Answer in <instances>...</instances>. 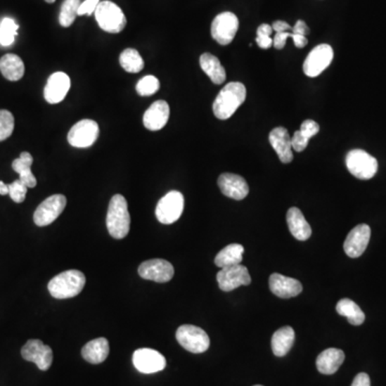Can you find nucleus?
<instances>
[{
    "label": "nucleus",
    "instance_id": "obj_43",
    "mask_svg": "<svg viewBox=\"0 0 386 386\" xmlns=\"http://www.w3.org/2000/svg\"><path fill=\"white\" fill-rule=\"evenodd\" d=\"M255 42L257 43L259 48L263 49V50H269L273 46V39L269 36H257Z\"/></svg>",
    "mask_w": 386,
    "mask_h": 386
},
{
    "label": "nucleus",
    "instance_id": "obj_27",
    "mask_svg": "<svg viewBox=\"0 0 386 386\" xmlns=\"http://www.w3.org/2000/svg\"><path fill=\"white\" fill-rule=\"evenodd\" d=\"M0 72L9 81H18L24 77L25 65L18 55L6 54L0 58Z\"/></svg>",
    "mask_w": 386,
    "mask_h": 386
},
{
    "label": "nucleus",
    "instance_id": "obj_37",
    "mask_svg": "<svg viewBox=\"0 0 386 386\" xmlns=\"http://www.w3.org/2000/svg\"><path fill=\"white\" fill-rule=\"evenodd\" d=\"M300 134H303L306 139L310 140L314 138L316 134L320 131V126L318 122H314L312 120H306L305 122L302 124L300 129Z\"/></svg>",
    "mask_w": 386,
    "mask_h": 386
},
{
    "label": "nucleus",
    "instance_id": "obj_38",
    "mask_svg": "<svg viewBox=\"0 0 386 386\" xmlns=\"http://www.w3.org/2000/svg\"><path fill=\"white\" fill-rule=\"evenodd\" d=\"M291 142L292 148H293L295 152L300 153L305 150L306 147L308 146L309 140L306 139L303 134H300V130H298V131L294 132L293 136H292L291 139Z\"/></svg>",
    "mask_w": 386,
    "mask_h": 386
},
{
    "label": "nucleus",
    "instance_id": "obj_8",
    "mask_svg": "<svg viewBox=\"0 0 386 386\" xmlns=\"http://www.w3.org/2000/svg\"><path fill=\"white\" fill-rule=\"evenodd\" d=\"M238 26H240V22L238 16L232 12L218 14L212 20V39L217 41L221 46H228L238 34Z\"/></svg>",
    "mask_w": 386,
    "mask_h": 386
},
{
    "label": "nucleus",
    "instance_id": "obj_3",
    "mask_svg": "<svg viewBox=\"0 0 386 386\" xmlns=\"http://www.w3.org/2000/svg\"><path fill=\"white\" fill-rule=\"evenodd\" d=\"M106 228L115 240H122L130 231L128 203L122 195H115L110 201L106 214Z\"/></svg>",
    "mask_w": 386,
    "mask_h": 386
},
{
    "label": "nucleus",
    "instance_id": "obj_16",
    "mask_svg": "<svg viewBox=\"0 0 386 386\" xmlns=\"http://www.w3.org/2000/svg\"><path fill=\"white\" fill-rule=\"evenodd\" d=\"M371 226L367 224H359L355 226L347 236L343 249L347 255L350 257H359L368 246L371 240Z\"/></svg>",
    "mask_w": 386,
    "mask_h": 386
},
{
    "label": "nucleus",
    "instance_id": "obj_26",
    "mask_svg": "<svg viewBox=\"0 0 386 386\" xmlns=\"http://www.w3.org/2000/svg\"><path fill=\"white\" fill-rule=\"evenodd\" d=\"M295 340V332L291 326H283L274 333L271 349L276 356H285L291 350Z\"/></svg>",
    "mask_w": 386,
    "mask_h": 386
},
{
    "label": "nucleus",
    "instance_id": "obj_9",
    "mask_svg": "<svg viewBox=\"0 0 386 386\" xmlns=\"http://www.w3.org/2000/svg\"><path fill=\"white\" fill-rule=\"evenodd\" d=\"M66 205L67 199L65 195H51L37 207L34 214V224L38 226H46L53 224L60 216Z\"/></svg>",
    "mask_w": 386,
    "mask_h": 386
},
{
    "label": "nucleus",
    "instance_id": "obj_29",
    "mask_svg": "<svg viewBox=\"0 0 386 386\" xmlns=\"http://www.w3.org/2000/svg\"><path fill=\"white\" fill-rule=\"evenodd\" d=\"M244 247L240 244H231L224 247L216 257H214V264L220 269L224 267L233 266L242 263L243 255H244Z\"/></svg>",
    "mask_w": 386,
    "mask_h": 386
},
{
    "label": "nucleus",
    "instance_id": "obj_31",
    "mask_svg": "<svg viewBox=\"0 0 386 386\" xmlns=\"http://www.w3.org/2000/svg\"><path fill=\"white\" fill-rule=\"evenodd\" d=\"M120 63L124 71L129 73H138L144 68V60L138 51L126 49L120 56Z\"/></svg>",
    "mask_w": 386,
    "mask_h": 386
},
{
    "label": "nucleus",
    "instance_id": "obj_4",
    "mask_svg": "<svg viewBox=\"0 0 386 386\" xmlns=\"http://www.w3.org/2000/svg\"><path fill=\"white\" fill-rule=\"evenodd\" d=\"M95 16L100 28L110 34H120L127 25V18L122 10L109 0H104L98 5Z\"/></svg>",
    "mask_w": 386,
    "mask_h": 386
},
{
    "label": "nucleus",
    "instance_id": "obj_32",
    "mask_svg": "<svg viewBox=\"0 0 386 386\" xmlns=\"http://www.w3.org/2000/svg\"><path fill=\"white\" fill-rule=\"evenodd\" d=\"M81 0H65L59 13V24L63 27H70L77 16Z\"/></svg>",
    "mask_w": 386,
    "mask_h": 386
},
{
    "label": "nucleus",
    "instance_id": "obj_15",
    "mask_svg": "<svg viewBox=\"0 0 386 386\" xmlns=\"http://www.w3.org/2000/svg\"><path fill=\"white\" fill-rule=\"evenodd\" d=\"M134 367L138 369L140 373H155L163 371L167 366V361L158 351L153 350V349L143 348L139 349L134 353Z\"/></svg>",
    "mask_w": 386,
    "mask_h": 386
},
{
    "label": "nucleus",
    "instance_id": "obj_10",
    "mask_svg": "<svg viewBox=\"0 0 386 386\" xmlns=\"http://www.w3.org/2000/svg\"><path fill=\"white\" fill-rule=\"evenodd\" d=\"M99 126L95 120H82L71 128L68 134V142L77 148H87L97 141Z\"/></svg>",
    "mask_w": 386,
    "mask_h": 386
},
{
    "label": "nucleus",
    "instance_id": "obj_35",
    "mask_svg": "<svg viewBox=\"0 0 386 386\" xmlns=\"http://www.w3.org/2000/svg\"><path fill=\"white\" fill-rule=\"evenodd\" d=\"M14 116L7 110H0V142L7 140L13 134Z\"/></svg>",
    "mask_w": 386,
    "mask_h": 386
},
{
    "label": "nucleus",
    "instance_id": "obj_25",
    "mask_svg": "<svg viewBox=\"0 0 386 386\" xmlns=\"http://www.w3.org/2000/svg\"><path fill=\"white\" fill-rule=\"evenodd\" d=\"M200 66L207 75L210 81L216 85H221L226 82V73L219 59L210 53H204L200 57Z\"/></svg>",
    "mask_w": 386,
    "mask_h": 386
},
{
    "label": "nucleus",
    "instance_id": "obj_28",
    "mask_svg": "<svg viewBox=\"0 0 386 386\" xmlns=\"http://www.w3.org/2000/svg\"><path fill=\"white\" fill-rule=\"evenodd\" d=\"M34 158L30 153L24 152L20 154V158L12 162L14 171L20 175V181H23L28 188H34L37 186V179L32 174V165Z\"/></svg>",
    "mask_w": 386,
    "mask_h": 386
},
{
    "label": "nucleus",
    "instance_id": "obj_13",
    "mask_svg": "<svg viewBox=\"0 0 386 386\" xmlns=\"http://www.w3.org/2000/svg\"><path fill=\"white\" fill-rule=\"evenodd\" d=\"M217 281L222 291L230 292L242 285H250L251 277L247 267L238 264L221 269V271H218Z\"/></svg>",
    "mask_w": 386,
    "mask_h": 386
},
{
    "label": "nucleus",
    "instance_id": "obj_49",
    "mask_svg": "<svg viewBox=\"0 0 386 386\" xmlns=\"http://www.w3.org/2000/svg\"><path fill=\"white\" fill-rule=\"evenodd\" d=\"M253 386H263V385H253Z\"/></svg>",
    "mask_w": 386,
    "mask_h": 386
},
{
    "label": "nucleus",
    "instance_id": "obj_36",
    "mask_svg": "<svg viewBox=\"0 0 386 386\" xmlns=\"http://www.w3.org/2000/svg\"><path fill=\"white\" fill-rule=\"evenodd\" d=\"M9 195L15 203H23L27 195L28 187L20 179L8 185Z\"/></svg>",
    "mask_w": 386,
    "mask_h": 386
},
{
    "label": "nucleus",
    "instance_id": "obj_30",
    "mask_svg": "<svg viewBox=\"0 0 386 386\" xmlns=\"http://www.w3.org/2000/svg\"><path fill=\"white\" fill-rule=\"evenodd\" d=\"M337 312L340 316H346L348 319L349 323L354 326H361L365 322V314L359 308L356 303L349 298H342L339 300L336 306Z\"/></svg>",
    "mask_w": 386,
    "mask_h": 386
},
{
    "label": "nucleus",
    "instance_id": "obj_12",
    "mask_svg": "<svg viewBox=\"0 0 386 386\" xmlns=\"http://www.w3.org/2000/svg\"><path fill=\"white\" fill-rule=\"evenodd\" d=\"M22 356L25 361L36 364L38 368L46 371L53 363V351L39 339H30L22 348Z\"/></svg>",
    "mask_w": 386,
    "mask_h": 386
},
{
    "label": "nucleus",
    "instance_id": "obj_33",
    "mask_svg": "<svg viewBox=\"0 0 386 386\" xmlns=\"http://www.w3.org/2000/svg\"><path fill=\"white\" fill-rule=\"evenodd\" d=\"M18 25L15 20L6 18L0 23V44L3 46H10L13 44L18 34Z\"/></svg>",
    "mask_w": 386,
    "mask_h": 386
},
{
    "label": "nucleus",
    "instance_id": "obj_14",
    "mask_svg": "<svg viewBox=\"0 0 386 386\" xmlns=\"http://www.w3.org/2000/svg\"><path fill=\"white\" fill-rule=\"evenodd\" d=\"M139 275L146 281L165 283L174 276V267L169 261L163 259H153L145 261L139 266Z\"/></svg>",
    "mask_w": 386,
    "mask_h": 386
},
{
    "label": "nucleus",
    "instance_id": "obj_46",
    "mask_svg": "<svg viewBox=\"0 0 386 386\" xmlns=\"http://www.w3.org/2000/svg\"><path fill=\"white\" fill-rule=\"evenodd\" d=\"M273 27L269 24H262L260 27L257 28V36H271L273 34Z\"/></svg>",
    "mask_w": 386,
    "mask_h": 386
},
{
    "label": "nucleus",
    "instance_id": "obj_39",
    "mask_svg": "<svg viewBox=\"0 0 386 386\" xmlns=\"http://www.w3.org/2000/svg\"><path fill=\"white\" fill-rule=\"evenodd\" d=\"M99 4L100 0H85L84 3H81V5H79L77 15H91L97 9Z\"/></svg>",
    "mask_w": 386,
    "mask_h": 386
},
{
    "label": "nucleus",
    "instance_id": "obj_41",
    "mask_svg": "<svg viewBox=\"0 0 386 386\" xmlns=\"http://www.w3.org/2000/svg\"><path fill=\"white\" fill-rule=\"evenodd\" d=\"M309 28H308V26L306 25L305 22L304 20H297L296 22L295 26L294 27H292V32L295 34H300V36H305L307 37L308 34H309Z\"/></svg>",
    "mask_w": 386,
    "mask_h": 386
},
{
    "label": "nucleus",
    "instance_id": "obj_11",
    "mask_svg": "<svg viewBox=\"0 0 386 386\" xmlns=\"http://www.w3.org/2000/svg\"><path fill=\"white\" fill-rule=\"evenodd\" d=\"M334 58V51L328 44H320L316 46L308 55L304 63V73L307 77H319L323 72Z\"/></svg>",
    "mask_w": 386,
    "mask_h": 386
},
{
    "label": "nucleus",
    "instance_id": "obj_47",
    "mask_svg": "<svg viewBox=\"0 0 386 386\" xmlns=\"http://www.w3.org/2000/svg\"><path fill=\"white\" fill-rule=\"evenodd\" d=\"M0 195H9V188H8L7 184H5L1 181H0Z\"/></svg>",
    "mask_w": 386,
    "mask_h": 386
},
{
    "label": "nucleus",
    "instance_id": "obj_34",
    "mask_svg": "<svg viewBox=\"0 0 386 386\" xmlns=\"http://www.w3.org/2000/svg\"><path fill=\"white\" fill-rule=\"evenodd\" d=\"M136 89L139 95L142 97L152 96L160 89V82L154 75H146L138 82Z\"/></svg>",
    "mask_w": 386,
    "mask_h": 386
},
{
    "label": "nucleus",
    "instance_id": "obj_5",
    "mask_svg": "<svg viewBox=\"0 0 386 386\" xmlns=\"http://www.w3.org/2000/svg\"><path fill=\"white\" fill-rule=\"evenodd\" d=\"M346 165L353 176L363 181L371 179L377 174V159L361 149H353L347 155Z\"/></svg>",
    "mask_w": 386,
    "mask_h": 386
},
{
    "label": "nucleus",
    "instance_id": "obj_17",
    "mask_svg": "<svg viewBox=\"0 0 386 386\" xmlns=\"http://www.w3.org/2000/svg\"><path fill=\"white\" fill-rule=\"evenodd\" d=\"M220 191L230 199L240 201L249 195V186L244 177L232 173H224L218 179Z\"/></svg>",
    "mask_w": 386,
    "mask_h": 386
},
{
    "label": "nucleus",
    "instance_id": "obj_2",
    "mask_svg": "<svg viewBox=\"0 0 386 386\" xmlns=\"http://www.w3.org/2000/svg\"><path fill=\"white\" fill-rule=\"evenodd\" d=\"M86 277L81 271L69 269L55 276L49 283L51 295L57 300L75 297L83 291Z\"/></svg>",
    "mask_w": 386,
    "mask_h": 386
},
{
    "label": "nucleus",
    "instance_id": "obj_22",
    "mask_svg": "<svg viewBox=\"0 0 386 386\" xmlns=\"http://www.w3.org/2000/svg\"><path fill=\"white\" fill-rule=\"evenodd\" d=\"M345 357L346 355L339 349H326L316 357V368L323 375H334L340 368Z\"/></svg>",
    "mask_w": 386,
    "mask_h": 386
},
{
    "label": "nucleus",
    "instance_id": "obj_23",
    "mask_svg": "<svg viewBox=\"0 0 386 386\" xmlns=\"http://www.w3.org/2000/svg\"><path fill=\"white\" fill-rule=\"evenodd\" d=\"M287 222L290 232L296 240L304 242L311 236V226L297 207H291L288 210Z\"/></svg>",
    "mask_w": 386,
    "mask_h": 386
},
{
    "label": "nucleus",
    "instance_id": "obj_1",
    "mask_svg": "<svg viewBox=\"0 0 386 386\" xmlns=\"http://www.w3.org/2000/svg\"><path fill=\"white\" fill-rule=\"evenodd\" d=\"M247 91L244 84L231 82L220 91L212 104V112L218 120H226L234 115L246 100Z\"/></svg>",
    "mask_w": 386,
    "mask_h": 386
},
{
    "label": "nucleus",
    "instance_id": "obj_45",
    "mask_svg": "<svg viewBox=\"0 0 386 386\" xmlns=\"http://www.w3.org/2000/svg\"><path fill=\"white\" fill-rule=\"evenodd\" d=\"M292 34H293V32H292ZM292 39H293L294 44H295L296 48L303 49L308 44L307 37L293 34Z\"/></svg>",
    "mask_w": 386,
    "mask_h": 386
},
{
    "label": "nucleus",
    "instance_id": "obj_40",
    "mask_svg": "<svg viewBox=\"0 0 386 386\" xmlns=\"http://www.w3.org/2000/svg\"><path fill=\"white\" fill-rule=\"evenodd\" d=\"M292 37H293L292 32H276L275 38L273 39V46H275L277 50H283L287 43V39Z\"/></svg>",
    "mask_w": 386,
    "mask_h": 386
},
{
    "label": "nucleus",
    "instance_id": "obj_48",
    "mask_svg": "<svg viewBox=\"0 0 386 386\" xmlns=\"http://www.w3.org/2000/svg\"><path fill=\"white\" fill-rule=\"evenodd\" d=\"M46 3H49V4H53V3H55V1H56V0H46Z\"/></svg>",
    "mask_w": 386,
    "mask_h": 386
},
{
    "label": "nucleus",
    "instance_id": "obj_6",
    "mask_svg": "<svg viewBox=\"0 0 386 386\" xmlns=\"http://www.w3.org/2000/svg\"><path fill=\"white\" fill-rule=\"evenodd\" d=\"M176 339L184 349L195 354L205 352L210 348V337L205 330L198 326L190 324L179 326L176 332Z\"/></svg>",
    "mask_w": 386,
    "mask_h": 386
},
{
    "label": "nucleus",
    "instance_id": "obj_44",
    "mask_svg": "<svg viewBox=\"0 0 386 386\" xmlns=\"http://www.w3.org/2000/svg\"><path fill=\"white\" fill-rule=\"evenodd\" d=\"M271 27H273V30H275L276 32H285L292 30L291 26L287 22H283V20H276Z\"/></svg>",
    "mask_w": 386,
    "mask_h": 386
},
{
    "label": "nucleus",
    "instance_id": "obj_18",
    "mask_svg": "<svg viewBox=\"0 0 386 386\" xmlns=\"http://www.w3.org/2000/svg\"><path fill=\"white\" fill-rule=\"evenodd\" d=\"M70 77L65 72H55L49 77L44 87V98L50 104H56L66 98L70 89Z\"/></svg>",
    "mask_w": 386,
    "mask_h": 386
},
{
    "label": "nucleus",
    "instance_id": "obj_24",
    "mask_svg": "<svg viewBox=\"0 0 386 386\" xmlns=\"http://www.w3.org/2000/svg\"><path fill=\"white\" fill-rule=\"evenodd\" d=\"M110 353V345L108 339L97 338L86 343L82 349V356L91 364H101L108 359Z\"/></svg>",
    "mask_w": 386,
    "mask_h": 386
},
{
    "label": "nucleus",
    "instance_id": "obj_7",
    "mask_svg": "<svg viewBox=\"0 0 386 386\" xmlns=\"http://www.w3.org/2000/svg\"><path fill=\"white\" fill-rule=\"evenodd\" d=\"M183 193L179 191H169L157 204L156 217L163 224H172L181 218L184 212Z\"/></svg>",
    "mask_w": 386,
    "mask_h": 386
},
{
    "label": "nucleus",
    "instance_id": "obj_42",
    "mask_svg": "<svg viewBox=\"0 0 386 386\" xmlns=\"http://www.w3.org/2000/svg\"><path fill=\"white\" fill-rule=\"evenodd\" d=\"M351 386H371V378L367 373H361L353 380Z\"/></svg>",
    "mask_w": 386,
    "mask_h": 386
},
{
    "label": "nucleus",
    "instance_id": "obj_20",
    "mask_svg": "<svg viewBox=\"0 0 386 386\" xmlns=\"http://www.w3.org/2000/svg\"><path fill=\"white\" fill-rule=\"evenodd\" d=\"M169 117V106L165 100H158L154 102L152 105L145 112L143 116V124L145 128L150 131H158L161 130Z\"/></svg>",
    "mask_w": 386,
    "mask_h": 386
},
{
    "label": "nucleus",
    "instance_id": "obj_21",
    "mask_svg": "<svg viewBox=\"0 0 386 386\" xmlns=\"http://www.w3.org/2000/svg\"><path fill=\"white\" fill-rule=\"evenodd\" d=\"M269 139L271 147L275 149L281 162H292L294 156L292 154L291 136H290L287 129L283 127H277V128L273 129L269 134Z\"/></svg>",
    "mask_w": 386,
    "mask_h": 386
},
{
    "label": "nucleus",
    "instance_id": "obj_19",
    "mask_svg": "<svg viewBox=\"0 0 386 386\" xmlns=\"http://www.w3.org/2000/svg\"><path fill=\"white\" fill-rule=\"evenodd\" d=\"M269 289L278 297L292 298L302 293L303 285L294 278L275 273L269 277Z\"/></svg>",
    "mask_w": 386,
    "mask_h": 386
}]
</instances>
